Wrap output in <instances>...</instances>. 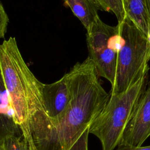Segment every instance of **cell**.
<instances>
[{
  "label": "cell",
  "mask_w": 150,
  "mask_h": 150,
  "mask_svg": "<svg viewBox=\"0 0 150 150\" xmlns=\"http://www.w3.org/2000/svg\"><path fill=\"white\" fill-rule=\"evenodd\" d=\"M70 93L66 112L55 119L42 110L30 117L34 150H69L101 112L110 94L102 87L96 67L87 57L66 73Z\"/></svg>",
  "instance_id": "1"
},
{
  "label": "cell",
  "mask_w": 150,
  "mask_h": 150,
  "mask_svg": "<svg viewBox=\"0 0 150 150\" xmlns=\"http://www.w3.org/2000/svg\"><path fill=\"white\" fill-rule=\"evenodd\" d=\"M0 73L8 93L16 124L30 150H34L29 118L36 111H44L43 84L30 71L20 52L15 37L0 45Z\"/></svg>",
  "instance_id": "2"
},
{
  "label": "cell",
  "mask_w": 150,
  "mask_h": 150,
  "mask_svg": "<svg viewBox=\"0 0 150 150\" xmlns=\"http://www.w3.org/2000/svg\"><path fill=\"white\" fill-rule=\"evenodd\" d=\"M148 74L125 91L110 94L106 105L92 122L89 134L100 140L102 150H114L118 146L135 105L148 85Z\"/></svg>",
  "instance_id": "3"
},
{
  "label": "cell",
  "mask_w": 150,
  "mask_h": 150,
  "mask_svg": "<svg viewBox=\"0 0 150 150\" xmlns=\"http://www.w3.org/2000/svg\"><path fill=\"white\" fill-rule=\"evenodd\" d=\"M118 24L121 41L110 94L125 91L149 71L150 42L148 37L127 17Z\"/></svg>",
  "instance_id": "4"
},
{
  "label": "cell",
  "mask_w": 150,
  "mask_h": 150,
  "mask_svg": "<svg viewBox=\"0 0 150 150\" xmlns=\"http://www.w3.org/2000/svg\"><path fill=\"white\" fill-rule=\"evenodd\" d=\"M120 26H110L99 17L86 33L88 57L93 62L98 76L113 85L118 52L121 46Z\"/></svg>",
  "instance_id": "5"
},
{
  "label": "cell",
  "mask_w": 150,
  "mask_h": 150,
  "mask_svg": "<svg viewBox=\"0 0 150 150\" xmlns=\"http://www.w3.org/2000/svg\"><path fill=\"white\" fill-rule=\"evenodd\" d=\"M149 136L150 82L138 100L118 145L140 146Z\"/></svg>",
  "instance_id": "6"
},
{
  "label": "cell",
  "mask_w": 150,
  "mask_h": 150,
  "mask_svg": "<svg viewBox=\"0 0 150 150\" xmlns=\"http://www.w3.org/2000/svg\"><path fill=\"white\" fill-rule=\"evenodd\" d=\"M43 112L50 119L62 115L68 108L70 101V93L65 74L59 80L50 83L43 84Z\"/></svg>",
  "instance_id": "7"
},
{
  "label": "cell",
  "mask_w": 150,
  "mask_h": 150,
  "mask_svg": "<svg viewBox=\"0 0 150 150\" xmlns=\"http://www.w3.org/2000/svg\"><path fill=\"white\" fill-rule=\"evenodd\" d=\"M19 130L14 120L13 111L0 73V144L9 137L18 136Z\"/></svg>",
  "instance_id": "8"
},
{
  "label": "cell",
  "mask_w": 150,
  "mask_h": 150,
  "mask_svg": "<svg viewBox=\"0 0 150 150\" xmlns=\"http://www.w3.org/2000/svg\"><path fill=\"white\" fill-rule=\"evenodd\" d=\"M125 16L147 37L150 31V17L145 0H121Z\"/></svg>",
  "instance_id": "9"
},
{
  "label": "cell",
  "mask_w": 150,
  "mask_h": 150,
  "mask_svg": "<svg viewBox=\"0 0 150 150\" xmlns=\"http://www.w3.org/2000/svg\"><path fill=\"white\" fill-rule=\"evenodd\" d=\"M63 1L88 32L98 16V9L94 1L93 0Z\"/></svg>",
  "instance_id": "10"
},
{
  "label": "cell",
  "mask_w": 150,
  "mask_h": 150,
  "mask_svg": "<svg viewBox=\"0 0 150 150\" xmlns=\"http://www.w3.org/2000/svg\"><path fill=\"white\" fill-rule=\"evenodd\" d=\"M98 9L111 12L116 16L118 23L122 22L125 16L121 0H93Z\"/></svg>",
  "instance_id": "11"
},
{
  "label": "cell",
  "mask_w": 150,
  "mask_h": 150,
  "mask_svg": "<svg viewBox=\"0 0 150 150\" xmlns=\"http://www.w3.org/2000/svg\"><path fill=\"white\" fill-rule=\"evenodd\" d=\"M0 150H30L27 141L22 136H11L0 144Z\"/></svg>",
  "instance_id": "12"
},
{
  "label": "cell",
  "mask_w": 150,
  "mask_h": 150,
  "mask_svg": "<svg viewBox=\"0 0 150 150\" xmlns=\"http://www.w3.org/2000/svg\"><path fill=\"white\" fill-rule=\"evenodd\" d=\"M8 22L9 18L3 5L0 2V39L4 38L5 37Z\"/></svg>",
  "instance_id": "13"
},
{
  "label": "cell",
  "mask_w": 150,
  "mask_h": 150,
  "mask_svg": "<svg viewBox=\"0 0 150 150\" xmlns=\"http://www.w3.org/2000/svg\"><path fill=\"white\" fill-rule=\"evenodd\" d=\"M89 128H87L69 150H88V138Z\"/></svg>",
  "instance_id": "14"
},
{
  "label": "cell",
  "mask_w": 150,
  "mask_h": 150,
  "mask_svg": "<svg viewBox=\"0 0 150 150\" xmlns=\"http://www.w3.org/2000/svg\"><path fill=\"white\" fill-rule=\"evenodd\" d=\"M115 150H150V145L144 146H129L125 145H118Z\"/></svg>",
  "instance_id": "15"
},
{
  "label": "cell",
  "mask_w": 150,
  "mask_h": 150,
  "mask_svg": "<svg viewBox=\"0 0 150 150\" xmlns=\"http://www.w3.org/2000/svg\"><path fill=\"white\" fill-rule=\"evenodd\" d=\"M145 2H146V6H147L148 13H149V17H150V0H145Z\"/></svg>",
  "instance_id": "16"
}]
</instances>
